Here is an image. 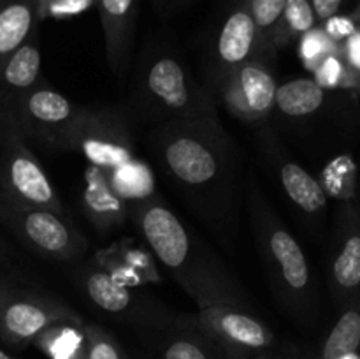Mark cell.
<instances>
[{
  "label": "cell",
  "mask_w": 360,
  "mask_h": 359,
  "mask_svg": "<svg viewBox=\"0 0 360 359\" xmlns=\"http://www.w3.org/2000/svg\"><path fill=\"white\" fill-rule=\"evenodd\" d=\"M84 359H129L111 333L97 324H83Z\"/></svg>",
  "instance_id": "484cf974"
},
{
  "label": "cell",
  "mask_w": 360,
  "mask_h": 359,
  "mask_svg": "<svg viewBox=\"0 0 360 359\" xmlns=\"http://www.w3.org/2000/svg\"><path fill=\"white\" fill-rule=\"evenodd\" d=\"M49 359H84L83 326L56 324L34 341Z\"/></svg>",
  "instance_id": "44dd1931"
},
{
  "label": "cell",
  "mask_w": 360,
  "mask_h": 359,
  "mask_svg": "<svg viewBox=\"0 0 360 359\" xmlns=\"http://www.w3.org/2000/svg\"><path fill=\"white\" fill-rule=\"evenodd\" d=\"M333 280L341 294L360 287V229H354L341 243L333 263Z\"/></svg>",
  "instance_id": "7402d4cb"
},
{
  "label": "cell",
  "mask_w": 360,
  "mask_h": 359,
  "mask_svg": "<svg viewBox=\"0 0 360 359\" xmlns=\"http://www.w3.org/2000/svg\"><path fill=\"white\" fill-rule=\"evenodd\" d=\"M41 14L42 0H0V65L39 28Z\"/></svg>",
  "instance_id": "2e32d148"
},
{
  "label": "cell",
  "mask_w": 360,
  "mask_h": 359,
  "mask_svg": "<svg viewBox=\"0 0 360 359\" xmlns=\"http://www.w3.org/2000/svg\"><path fill=\"white\" fill-rule=\"evenodd\" d=\"M315 11L309 0H287L276 32L273 35V48L285 46L292 39L302 37L316 25Z\"/></svg>",
  "instance_id": "cb8c5ba5"
},
{
  "label": "cell",
  "mask_w": 360,
  "mask_h": 359,
  "mask_svg": "<svg viewBox=\"0 0 360 359\" xmlns=\"http://www.w3.org/2000/svg\"><path fill=\"white\" fill-rule=\"evenodd\" d=\"M280 180L287 196L306 213H319L326 208L327 194L322 183L313 178L295 162H287L280 169Z\"/></svg>",
  "instance_id": "d6986e66"
},
{
  "label": "cell",
  "mask_w": 360,
  "mask_h": 359,
  "mask_svg": "<svg viewBox=\"0 0 360 359\" xmlns=\"http://www.w3.org/2000/svg\"><path fill=\"white\" fill-rule=\"evenodd\" d=\"M137 225L158 260L197 299V305L238 303L231 282L207 266L185 224L167 206L155 201L141 204Z\"/></svg>",
  "instance_id": "6da1fadb"
},
{
  "label": "cell",
  "mask_w": 360,
  "mask_h": 359,
  "mask_svg": "<svg viewBox=\"0 0 360 359\" xmlns=\"http://www.w3.org/2000/svg\"><path fill=\"white\" fill-rule=\"evenodd\" d=\"M195 326L224 351L259 354L274 345L273 331L238 303H210L199 306Z\"/></svg>",
  "instance_id": "9c48e42d"
},
{
  "label": "cell",
  "mask_w": 360,
  "mask_h": 359,
  "mask_svg": "<svg viewBox=\"0 0 360 359\" xmlns=\"http://www.w3.org/2000/svg\"><path fill=\"white\" fill-rule=\"evenodd\" d=\"M84 206L94 224L101 229L122 224L125 217V197L115 189L111 180L105 175V169L94 168L88 171Z\"/></svg>",
  "instance_id": "e0dca14e"
},
{
  "label": "cell",
  "mask_w": 360,
  "mask_h": 359,
  "mask_svg": "<svg viewBox=\"0 0 360 359\" xmlns=\"http://www.w3.org/2000/svg\"><path fill=\"white\" fill-rule=\"evenodd\" d=\"M259 239L267 264L273 270L280 291L295 299H302L309 291V264L297 239L274 217L267 215L266 208H255Z\"/></svg>",
  "instance_id": "30bf717a"
},
{
  "label": "cell",
  "mask_w": 360,
  "mask_h": 359,
  "mask_svg": "<svg viewBox=\"0 0 360 359\" xmlns=\"http://www.w3.org/2000/svg\"><path fill=\"white\" fill-rule=\"evenodd\" d=\"M220 125L167 123L157 134L158 155L169 175L186 189L221 185L229 171V151Z\"/></svg>",
  "instance_id": "7a4b0ae2"
},
{
  "label": "cell",
  "mask_w": 360,
  "mask_h": 359,
  "mask_svg": "<svg viewBox=\"0 0 360 359\" xmlns=\"http://www.w3.org/2000/svg\"><path fill=\"white\" fill-rule=\"evenodd\" d=\"M0 220L30 250L49 259L70 260L86 248L83 236L63 218L44 208L28 206L0 192Z\"/></svg>",
  "instance_id": "8992f818"
},
{
  "label": "cell",
  "mask_w": 360,
  "mask_h": 359,
  "mask_svg": "<svg viewBox=\"0 0 360 359\" xmlns=\"http://www.w3.org/2000/svg\"><path fill=\"white\" fill-rule=\"evenodd\" d=\"M60 148L79 151L101 169H118L134 160L129 127L116 111L84 109L67 130Z\"/></svg>",
  "instance_id": "52a82bcc"
},
{
  "label": "cell",
  "mask_w": 360,
  "mask_h": 359,
  "mask_svg": "<svg viewBox=\"0 0 360 359\" xmlns=\"http://www.w3.org/2000/svg\"><path fill=\"white\" fill-rule=\"evenodd\" d=\"M341 60L347 65L352 80H360V27L355 28L343 41Z\"/></svg>",
  "instance_id": "83f0119b"
},
{
  "label": "cell",
  "mask_w": 360,
  "mask_h": 359,
  "mask_svg": "<svg viewBox=\"0 0 360 359\" xmlns=\"http://www.w3.org/2000/svg\"><path fill=\"white\" fill-rule=\"evenodd\" d=\"M2 111L16 123L25 139L30 137L60 148L63 136L84 108H76L65 95L39 81Z\"/></svg>",
  "instance_id": "ba28073f"
},
{
  "label": "cell",
  "mask_w": 360,
  "mask_h": 359,
  "mask_svg": "<svg viewBox=\"0 0 360 359\" xmlns=\"http://www.w3.org/2000/svg\"><path fill=\"white\" fill-rule=\"evenodd\" d=\"M144 97L165 123H200L218 127L217 111L199 84L174 56H158L144 74Z\"/></svg>",
  "instance_id": "3957f363"
},
{
  "label": "cell",
  "mask_w": 360,
  "mask_h": 359,
  "mask_svg": "<svg viewBox=\"0 0 360 359\" xmlns=\"http://www.w3.org/2000/svg\"><path fill=\"white\" fill-rule=\"evenodd\" d=\"M0 359H14V358L9 354V352H6L2 347H0Z\"/></svg>",
  "instance_id": "836d02e7"
},
{
  "label": "cell",
  "mask_w": 360,
  "mask_h": 359,
  "mask_svg": "<svg viewBox=\"0 0 360 359\" xmlns=\"http://www.w3.org/2000/svg\"><path fill=\"white\" fill-rule=\"evenodd\" d=\"M309 2H311L313 11H315L316 20L327 21L329 18L336 16L340 13L345 0H309Z\"/></svg>",
  "instance_id": "4dcf8cb0"
},
{
  "label": "cell",
  "mask_w": 360,
  "mask_h": 359,
  "mask_svg": "<svg viewBox=\"0 0 360 359\" xmlns=\"http://www.w3.org/2000/svg\"><path fill=\"white\" fill-rule=\"evenodd\" d=\"M278 84L259 60H248L225 74L224 97L229 108L245 120H260L274 108Z\"/></svg>",
  "instance_id": "7c38bea8"
},
{
  "label": "cell",
  "mask_w": 360,
  "mask_h": 359,
  "mask_svg": "<svg viewBox=\"0 0 360 359\" xmlns=\"http://www.w3.org/2000/svg\"><path fill=\"white\" fill-rule=\"evenodd\" d=\"M323 62L319 69V84H340L343 81V76L347 74L352 80L350 73H348L347 65L343 63V60L338 58V56L327 55L323 56Z\"/></svg>",
  "instance_id": "f1b7e54d"
},
{
  "label": "cell",
  "mask_w": 360,
  "mask_h": 359,
  "mask_svg": "<svg viewBox=\"0 0 360 359\" xmlns=\"http://www.w3.org/2000/svg\"><path fill=\"white\" fill-rule=\"evenodd\" d=\"M0 192L28 206L63 215L56 190L16 123L0 109Z\"/></svg>",
  "instance_id": "277c9868"
},
{
  "label": "cell",
  "mask_w": 360,
  "mask_h": 359,
  "mask_svg": "<svg viewBox=\"0 0 360 359\" xmlns=\"http://www.w3.org/2000/svg\"><path fill=\"white\" fill-rule=\"evenodd\" d=\"M285 2L287 0H246L257 28L259 53H264L267 48H273V35L280 23L281 14H283Z\"/></svg>",
  "instance_id": "d4e9b609"
},
{
  "label": "cell",
  "mask_w": 360,
  "mask_h": 359,
  "mask_svg": "<svg viewBox=\"0 0 360 359\" xmlns=\"http://www.w3.org/2000/svg\"><path fill=\"white\" fill-rule=\"evenodd\" d=\"M352 20L355 21V23H360V2H359V6L355 7V11H354V14H352Z\"/></svg>",
  "instance_id": "d6a6232c"
},
{
  "label": "cell",
  "mask_w": 360,
  "mask_h": 359,
  "mask_svg": "<svg viewBox=\"0 0 360 359\" xmlns=\"http://www.w3.org/2000/svg\"><path fill=\"white\" fill-rule=\"evenodd\" d=\"M81 287L91 305L109 315L148 324V326L169 324L167 312H164V308L153 306V303L141 296H134V292L125 284H122L115 275L108 271L95 270V267L83 271Z\"/></svg>",
  "instance_id": "8fae6325"
},
{
  "label": "cell",
  "mask_w": 360,
  "mask_h": 359,
  "mask_svg": "<svg viewBox=\"0 0 360 359\" xmlns=\"http://www.w3.org/2000/svg\"><path fill=\"white\" fill-rule=\"evenodd\" d=\"M41 41L39 28L0 65V109H7L18 97L41 81Z\"/></svg>",
  "instance_id": "5bb4252c"
},
{
  "label": "cell",
  "mask_w": 360,
  "mask_h": 359,
  "mask_svg": "<svg viewBox=\"0 0 360 359\" xmlns=\"http://www.w3.org/2000/svg\"><path fill=\"white\" fill-rule=\"evenodd\" d=\"M326 101V90L315 80L299 77L280 84L274 99V108L287 116H308L319 111Z\"/></svg>",
  "instance_id": "ac0fdd59"
},
{
  "label": "cell",
  "mask_w": 360,
  "mask_h": 359,
  "mask_svg": "<svg viewBox=\"0 0 360 359\" xmlns=\"http://www.w3.org/2000/svg\"><path fill=\"white\" fill-rule=\"evenodd\" d=\"M323 23H326V34L329 35V39H333V41H345V39L359 27L352 18L338 16V14L336 16L329 18L327 21H323Z\"/></svg>",
  "instance_id": "f546056e"
},
{
  "label": "cell",
  "mask_w": 360,
  "mask_h": 359,
  "mask_svg": "<svg viewBox=\"0 0 360 359\" xmlns=\"http://www.w3.org/2000/svg\"><path fill=\"white\" fill-rule=\"evenodd\" d=\"M134 6L136 0H98L108 62L116 76H123L129 67Z\"/></svg>",
  "instance_id": "9a60e30c"
},
{
  "label": "cell",
  "mask_w": 360,
  "mask_h": 359,
  "mask_svg": "<svg viewBox=\"0 0 360 359\" xmlns=\"http://www.w3.org/2000/svg\"><path fill=\"white\" fill-rule=\"evenodd\" d=\"M359 27H360V23H359Z\"/></svg>",
  "instance_id": "d590c367"
},
{
  "label": "cell",
  "mask_w": 360,
  "mask_h": 359,
  "mask_svg": "<svg viewBox=\"0 0 360 359\" xmlns=\"http://www.w3.org/2000/svg\"><path fill=\"white\" fill-rule=\"evenodd\" d=\"M81 0H70V4H79ZM65 9H67V2H62V6H60V11H62V13H65Z\"/></svg>",
  "instance_id": "e575fe53"
},
{
  "label": "cell",
  "mask_w": 360,
  "mask_h": 359,
  "mask_svg": "<svg viewBox=\"0 0 360 359\" xmlns=\"http://www.w3.org/2000/svg\"><path fill=\"white\" fill-rule=\"evenodd\" d=\"M197 333H178L162 345V359H224V351L206 336L199 327Z\"/></svg>",
  "instance_id": "603a6c76"
},
{
  "label": "cell",
  "mask_w": 360,
  "mask_h": 359,
  "mask_svg": "<svg viewBox=\"0 0 360 359\" xmlns=\"http://www.w3.org/2000/svg\"><path fill=\"white\" fill-rule=\"evenodd\" d=\"M56 324L83 326L72 308L51 296L14 287L0 280V341L7 347L25 348Z\"/></svg>",
  "instance_id": "5b68a950"
},
{
  "label": "cell",
  "mask_w": 360,
  "mask_h": 359,
  "mask_svg": "<svg viewBox=\"0 0 360 359\" xmlns=\"http://www.w3.org/2000/svg\"><path fill=\"white\" fill-rule=\"evenodd\" d=\"M224 351V348H221ZM224 359H255L252 355L246 354H239V352H231V351H224Z\"/></svg>",
  "instance_id": "1f68e13d"
},
{
  "label": "cell",
  "mask_w": 360,
  "mask_h": 359,
  "mask_svg": "<svg viewBox=\"0 0 360 359\" xmlns=\"http://www.w3.org/2000/svg\"><path fill=\"white\" fill-rule=\"evenodd\" d=\"M355 185V164L350 157H340L326 171L327 190L338 197H350Z\"/></svg>",
  "instance_id": "4316f807"
},
{
  "label": "cell",
  "mask_w": 360,
  "mask_h": 359,
  "mask_svg": "<svg viewBox=\"0 0 360 359\" xmlns=\"http://www.w3.org/2000/svg\"><path fill=\"white\" fill-rule=\"evenodd\" d=\"M255 53H259L257 28L248 4L246 0H241L227 14L217 39V56L224 69V76L248 60H255Z\"/></svg>",
  "instance_id": "4fadbf2b"
},
{
  "label": "cell",
  "mask_w": 360,
  "mask_h": 359,
  "mask_svg": "<svg viewBox=\"0 0 360 359\" xmlns=\"http://www.w3.org/2000/svg\"><path fill=\"white\" fill-rule=\"evenodd\" d=\"M360 348V303L345 310L323 341L320 359H343Z\"/></svg>",
  "instance_id": "ffe728a7"
}]
</instances>
